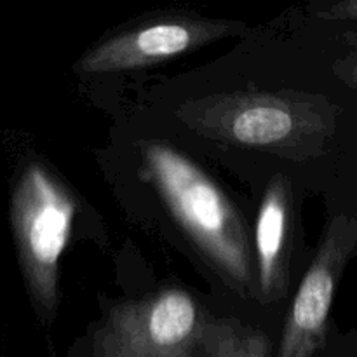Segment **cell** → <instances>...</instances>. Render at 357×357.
Here are the masks:
<instances>
[{
    "mask_svg": "<svg viewBox=\"0 0 357 357\" xmlns=\"http://www.w3.org/2000/svg\"><path fill=\"white\" fill-rule=\"evenodd\" d=\"M143 162L159 197L206 260L241 295L258 293L248 230L218 183L188 157L162 143H146Z\"/></svg>",
    "mask_w": 357,
    "mask_h": 357,
    "instance_id": "1",
    "label": "cell"
},
{
    "mask_svg": "<svg viewBox=\"0 0 357 357\" xmlns=\"http://www.w3.org/2000/svg\"><path fill=\"white\" fill-rule=\"evenodd\" d=\"M344 37L345 40H347V44L351 45V52H349L345 58L338 59V61L335 63L333 72L342 82H345L347 86L357 89V38L351 33H345Z\"/></svg>",
    "mask_w": 357,
    "mask_h": 357,
    "instance_id": "10",
    "label": "cell"
},
{
    "mask_svg": "<svg viewBox=\"0 0 357 357\" xmlns=\"http://www.w3.org/2000/svg\"><path fill=\"white\" fill-rule=\"evenodd\" d=\"M243 30L244 24L232 21L188 16L159 17L94 45L77 61L75 70L80 73H110L142 68Z\"/></svg>",
    "mask_w": 357,
    "mask_h": 357,
    "instance_id": "6",
    "label": "cell"
},
{
    "mask_svg": "<svg viewBox=\"0 0 357 357\" xmlns=\"http://www.w3.org/2000/svg\"><path fill=\"white\" fill-rule=\"evenodd\" d=\"M211 323L183 289L115 305L94 335V357H201Z\"/></svg>",
    "mask_w": 357,
    "mask_h": 357,
    "instance_id": "4",
    "label": "cell"
},
{
    "mask_svg": "<svg viewBox=\"0 0 357 357\" xmlns=\"http://www.w3.org/2000/svg\"><path fill=\"white\" fill-rule=\"evenodd\" d=\"M176 117L208 138L293 159L317 155L335 131L333 110L323 98L289 91L211 94L183 103Z\"/></svg>",
    "mask_w": 357,
    "mask_h": 357,
    "instance_id": "2",
    "label": "cell"
},
{
    "mask_svg": "<svg viewBox=\"0 0 357 357\" xmlns=\"http://www.w3.org/2000/svg\"><path fill=\"white\" fill-rule=\"evenodd\" d=\"M356 248L357 220L345 213L335 215L296 289L278 357H314L323 347L337 286Z\"/></svg>",
    "mask_w": 357,
    "mask_h": 357,
    "instance_id": "5",
    "label": "cell"
},
{
    "mask_svg": "<svg viewBox=\"0 0 357 357\" xmlns=\"http://www.w3.org/2000/svg\"><path fill=\"white\" fill-rule=\"evenodd\" d=\"M77 204L65 185L38 162L17 173L9 218L17 261L35 314L51 324L59 303V260L70 241Z\"/></svg>",
    "mask_w": 357,
    "mask_h": 357,
    "instance_id": "3",
    "label": "cell"
},
{
    "mask_svg": "<svg viewBox=\"0 0 357 357\" xmlns=\"http://www.w3.org/2000/svg\"><path fill=\"white\" fill-rule=\"evenodd\" d=\"M349 33H351V35H354V37L357 38V30H356V31H349Z\"/></svg>",
    "mask_w": 357,
    "mask_h": 357,
    "instance_id": "12",
    "label": "cell"
},
{
    "mask_svg": "<svg viewBox=\"0 0 357 357\" xmlns=\"http://www.w3.org/2000/svg\"><path fill=\"white\" fill-rule=\"evenodd\" d=\"M293 227L291 188L288 178L278 174L265 190L255 225V264L258 300L261 303H272L286 295Z\"/></svg>",
    "mask_w": 357,
    "mask_h": 357,
    "instance_id": "7",
    "label": "cell"
},
{
    "mask_svg": "<svg viewBox=\"0 0 357 357\" xmlns=\"http://www.w3.org/2000/svg\"><path fill=\"white\" fill-rule=\"evenodd\" d=\"M241 330H243V326L236 321L211 319L204 338V356L236 357Z\"/></svg>",
    "mask_w": 357,
    "mask_h": 357,
    "instance_id": "8",
    "label": "cell"
},
{
    "mask_svg": "<svg viewBox=\"0 0 357 357\" xmlns=\"http://www.w3.org/2000/svg\"><path fill=\"white\" fill-rule=\"evenodd\" d=\"M319 17L326 20H354L357 21V0H344V2L331 3L317 13Z\"/></svg>",
    "mask_w": 357,
    "mask_h": 357,
    "instance_id": "11",
    "label": "cell"
},
{
    "mask_svg": "<svg viewBox=\"0 0 357 357\" xmlns=\"http://www.w3.org/2000/svg\"><path fill=\"white\" fill-rule=\"evenodd\" d=\"M271 356V340L267 335L257 330H241L236 357H268Z\"/></svg>",
    "mask_w": 357,
    "mask_h": 357,
    "instance_id": "9",
    "label": "cell"
}]
</instances>
